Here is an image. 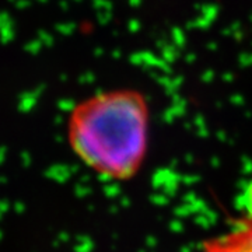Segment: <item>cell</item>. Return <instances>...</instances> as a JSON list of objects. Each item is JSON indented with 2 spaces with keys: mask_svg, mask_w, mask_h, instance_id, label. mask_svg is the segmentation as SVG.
I'll use <instances>...</instances> for the list:
<instances>
[{
  "mask_svg": "<svg viewBox=\"0 0 252 252\" xmlns=\"http://www.w3.org/2000/svg\"><path fill=\"white\" fill-rule=\"evenodd\" d=\"M149 125V102L140 91H102L73 107L67 118V142L76 157L94 172L126 181L143 165Z\"/></svg>",
  "mask_w": 252,
  "mask_h": 252,
  "instance_id": "cell-1",
  "label": "cell"
},
{
  "mask_svg": "<svg viewBox=\"0 0 252 252\" xmlns=\"http://www.w3.org/2000/svg\"><path fill=\"white\" fill-rule=\"evenodd\" d=\"M202 252H252V217L241 220L231 231L206 241Z\"/></svg>",
  "mask_w": 252,
  "mask_h": 252,
  "instance_id": "cell-2",
  "label": "cell"
}]
</instances>
